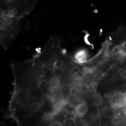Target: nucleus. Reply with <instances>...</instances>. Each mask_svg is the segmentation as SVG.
Instances as JSON below:
<instances>
[{
    "label": "nucleus",
    "mask_w": 126,
    "mask_h": 126,
    "mask_svg": "<svg viewBox=\"0 0 126 126\" xmlns=\"http://www.w3.org/2000/svg\"><path fill=\"white\" fill-rule=\"evenodd\" d=\"M37 2L36 0H2L0 9L11 13L21 20L32 11Z\"/></svg>",
    "instance_id": "nucleus-2"
},
{
    "label": "nucleus",
    "mask_w": 126,
    "mask_h": 126,
    "mask_svg": "<svg viewBox=\"0 0 126 126\" xmlns=\"http://www.w3.org/2000/svg\"><path fill=\"white\" fill-rule=\"evenodd\" d=\"M88 106L86 103L79 104L76 108V112L78 114L80 115H84L88 112Z\"/></svg>",
    "instance_id": "nucleus-3"
},
{
    "label": "nucleus",
    "mask_w": 126,
    "mask_h": 126,
    "mask_svg": "<svg viewBox=\"0 0 126 126\" xmlns=\"http://www.w3.org/2000/svg\"><path fill=\"white\" fill-rule=\"evenodd\" d=\"M41 108V105L38 102H32L29 106V109L30 112L33 113H38Z\"/></svg>",
    "instance_id": "nucleus-5"
},
{
    "label": "nucleus",
    "mask_w": 126,
    "mask_h": 126,
    "mask_svg": "<svg viewBox=\"0 0 126 126\" xmlns=\"http://www.w3.org/2000/svg\"><path fill=\"white\" fill-rule=\"evenodd\" d=\"M20 20L12 14L0 10V45L4 49L20 32Z\"/></svg>",
    "instance_id": "nucleus-1"
},
{
    "label": "nucleus",
    "mask_w": 126,
    "mask_h": 126,
    "mask_svg": "<svg viewBox=\"0 0 126 126\" xmlns=\"http://www.w3.org/2000/svg\"><path fill=\"white\" fill-rule=\"evenodd\" d=\"M79 88L76 86L72 85V86L70 87L68 91V94L70 98H71L72 99H73V98H76L79 93Z\"/></svg>",
    "instance_id": "nucleus-4"
},
{
    "label": "nucleus",
    "mask_w": 126,
    "mask_h": 126,
    "mask_svg": "<svg viewBox=\"0 0 126 126\" xmlns=\"http://www.w3.org/2000/svg\"><path fill=\"white\" fill-rule=\"evenodd\" d=\"M115 126H126V120L121 119L118 120L115 123Z\"/></svg>",
    "instance_id": "nucleus-6"
},
{
    "label": "nucleus",
    "mask_w": 126,
    "mask_h": 126,
    "mask_svg": "<svg viewBox=\"0 0 126 126\" xmlns=\"http://www.w3.org/2000/svg\"><path fill=\"white\" fill-rule=\"evenodd\" d=\"M51 126H63L62 123L59 121H55L53 122L51 125Z\"/></svg>",
    "instance_id": "nucleus-7"
}]
</instances>
